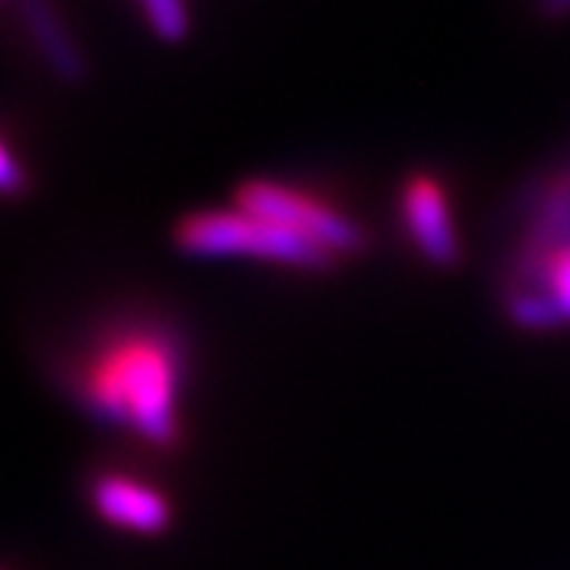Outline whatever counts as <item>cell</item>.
Instances as JSON below:
<instances>
[{
  "instance_id": "obj_5",
  "label": "cell",
  "mask_w": 570,
  "mask_h": 570,
  "mask_svg": "<svg viewBox=\"0 0 570 570\" xmlns=\"http://www.w3.org/2000/svg\"><path fill=\"white\" fill-rule=\"evenodd\" d=\"M400 213L412 247L434 269H456L463 261V238L444 184L428 171L409 175L400 190Z\"/></svg>"
},
{
  "instance_id": "obj_2",
  "label": "cell",
  "mask_w": 570,
  "mask_h": 570,
  "mask_svg": "<svg viewBox=\"0 0 570 570\" xmlns=\"http://www.w3.org/2000/svg\"><path fill=\"white\" fill-rule=\"evenodd\" d=\"M501 307L527 333L570 326V163L546 171L501 269Z\"/></svg>"
},
{
  "instance_id": "obj_10",
  "label": "cell",
  "mask_w": 570,
  "mask_h": 570,
  "mask_svg": "<svg viewBox=\"0 0 570 570\" xmlns=\"http://www.w3.org/2000/svg\"><path fill=\"white\" fill-rule=\"evenodd\" d=\"M532 10L542 22H568L570 0H532Z\"/></svg>"
},
{
  "instance_id": "obj_9",
  "label": "cell",
  "mask_w": 570,
  "mask_h": 570,
  "mask_svg": "<svg viewBox=\"0 0 570 570\" xmlns=\"http://www.w3.org/2000/svg\"><path fill=\"white\" fill-rule=\"evenodd\" d=\"M29 190V171L17 149L0 134V200H17Z\"/></svg>"
},
{
  "instance_id": "obj_3",
  "label": "cell",
  "mask_w": 570,
  "mask_h": 570,
  "mask_svg": "<svg viewBox=\"0 0 570 570\" xmlns=\"http://www.w3.org/2000/svg\"><path fill=\"white\" fill-rule=\"evenodd\" d=\"M171 245L194 261H261L298 273H330L336 261L269 219L242 206L194 209L171 228Z\"/></svg>"
},
{
  "instance_id": "obj_7",
  "label": "cell",
  "mask_w": 570,
  "mask_h": 570,
  "mask_svg": "<svg viewBox=\"0 0 570 570\" xmlns=\"http://www.w3.org/2000/svg\"><path fill=\"white\" fill-rule=\"evenodd\" d=\"M17 13H20L26 39L32 41V48H36L41 63L48 67V73L55 80L67 82V86L86 82L89 63H86L80 41L63 20L61 7L55 0H17Z\"/></svg>"
},
{
  "instance_id": "obj_6",
  "label": "cell",
  "mask_w": 570,
  "mask_h": 570,
  "mask_svg": "<svg viewBox=\"0 0 570 570\" xmlns=\"http://www.w3.org/2000/svg\"><path fill=\"white\" fill-rule=\"evenodd\" d=\"M89 508L105 527L130 535H163L175 520L171 498L127 472H99L89 485Z\"/></svg>"
},
{
  "instance_id": "obj_1",
  "label": "cell",
  "mask_w": 570,
  "mask_h": 570,
  "mask_svg": "<svg viewBox=\"0 0 570 570\" xmlns=\"http://www.w3.org/2000/svg\"><path fill=\"white\" fill-rule=\"evenodd\" d=\"M190 348L156 317L99 326L63 367V387L99 425L159 450L178 448Z\"/></svg>"
},
{
  "instance_id": "obj_8",
  "label": "cell",
  "mask_w": 570,
  "mask_h": 570,
  "mask_svg": "<svg viewBox=\"0 0 570 570\" xmlns=\"http://www.w3.org/2000/svg\"><path fill=\"white\" fill-rule=\"evenodd\" d=\"M149 32L165 45H181L194 32V17L187 0H137Z\"/></svg>"
},
{
  "instance_id": "obj_4",
  "label": "cell",
  "mask_w": 570,
  "mask_h": 570,
  "mask_svg": "<svg viewBox=\"0 0 570 570\" xmlns=\"http://www.w3.org/2000/svg\"><path fill=\"white\" fill-rule=\"evenodd\" d=\"M232 204L276 223L307 245L321 247L336 264L358 257L371 247L367 228L352 213L317 194H307L305 187H295V184L276 181V178H250L238 184Z\"/></svg>"
}]
</instances>
